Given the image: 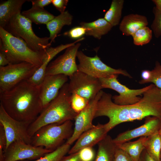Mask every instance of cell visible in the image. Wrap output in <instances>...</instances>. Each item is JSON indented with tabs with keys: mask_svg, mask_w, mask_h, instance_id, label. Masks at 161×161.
<instances>
[{
	"mask_svg": "<svg viewBox=\"0 0 161 161\" xmlns=\"http://www.w3.org/2000/svg\"><path fill=\"white\" fill-rule=\"evenodd\" d=\"M144 147L148 154L155 161H160L161 140L159 131L147 137Z\"/></svg>",
	"mask_w": 161,
	"mask_h": 161,
	"instance_id": "cell-26",
	"label": "cell"
},
{
	"mask_svg": "<svg viewBox=\"0 0 161 161\" xmlns=\"http://www.w3.org/2000/svg\"><path fill=\"white\" fill-rule=\"evenodd\" d=\"M46 50H33L23 40L0 27V52L6 55L11 64L25 62L39 68L42 64Z\"/></svg>",
	"mask_w": 161,
	"mask_h": 161,
	"instance_id": "cell-4",
	"label": "cell"
},
{
	"mask_svg": "<svg viewBox=\"0 0 161 161\" xmlns=\"http://www.w3.org/2000/svg\"><path fill=\"white\" fill-rule=\"evenodd\" d=\"M72 94L68 83L61 89L57 96L44 108L37 118L29 125L28 132L31 137L40 128L52 123H61L74 120L77 114L72 108Z\"/></svg>",
	"mask_w": 161,
	"mask_h": 161,
	"instance_id": "cell-3",
	"label": "cell"
},
{
	"mask_svg": "<svg viewBox=\"0 0 161 161\" xmlns=\"http://www.w3.org/2000/svg\"><path fill=\"white\" fill-rule=\"evenodd\" d=\"M103 91L101 90L93 99L89 101L86 107L75 117L73 132L71 136L66 142L71 145L85 131L92 128L93 124L98 102Z\"/></svg>",
	"mask_w": 161,
	"mask_h": 161,
	"instance_id": "cell-14",
	"label": "cell"
},
{
	"mask_svg": "<svg viewBox=\"0 0 161 161\" xmlns=\"http://www.w3.org/2000/svg\"><path fill=\"white\" fill-rule=\"evenodd\" d=\"M77 58L79 61L77 65L78 71L96 78H107L118 75L132 78L125 70L114 69L107 65L101 60L97 55L90 57L86 55L82 51H78Z\"/></svg>",
	"mask_w": 161,
	"mask_h": 161,
	"instance_id": "cell-8",
	"label": "cell"
},
{
	"mask_svg": "<svg viewBox=\"0 0 161 161\" xmlns=\"http://www.w3.org/2000/svg\"><path fill=\"white\" fill-rule=\"evenodd\" d=\"M70 145L65 143L52 151L32 161H60L63 157L68 153L71 148Z\"/></svg>",
	"mask_w": 161,
	"mask_h": 161,
	"instance_id": "cell-28",
	"label": "cell"
},
{
	"mask_svg": "<svg viewBox=\"0 0 161 161\" xmlns=\"http://www.w3.org/2000/svg\"><path fill=\"white\" fill-rule=\"evenodd\" d=\"M21 14L32 22L36 24L46 25L55 17L44 8L33 7L27 10L22 11Z\"/></svg>",
	"mask_w": 161,
	"mask_h": 161,
	"instance_id": "cell-24",
	"label": "cell"
},
{
	"mask_svg": "<svg viewBox=\"0 0 161 161\" xmlns=\"http://www.w3.org/2000/svg\"><path fill=\"white\" fill-rule=\"evenodd\" d=\"M152 83L161 89V64L156 61L155 67L151 70V76L148 83Z\"/></svg>",
	"mask_w": 161,
	"mask_h": 161,
	"instance_id": "cell-32",
	"label": "cell"
},
{
	"mask_svg": "<svg viewBox=\"0 0 161 161\" xmlns=\"http://www.w3.org/2000/svg\"><path fill=\"white\" fill-rule=\"evenodd\" d=\"M159 135L160 137L161 140V127H160V129L159 130Z\"/></svg>",
	"mask_w": 161,
	"mask_h": 161,
	"instance_id": "cell-44",
	"label": "cell"
},
{
	"mask_svg": "<svg viewBox=\"0 0 161 161\" xmlns=\"http://www.w3.org/2000/svg\"><path fill=\"white\" fill-rule=\"evenodd\" d=\"M52 0H29L32 2V7L39 8H44V7L51 3Z\"/></svg>",
	"mask_w": 161,
	"mask_h": 161,
	"instance_id": "cell-38",
	"label": "cell"
},
{
	"mask_svg": "<svg viewBox=\"0 0 161 161\" xmlns=\"http://www.w3.org/2000/svg\"><path fill=\"white\" fill-rule=\"evenodd\" d=\"M68 80L63 74L45 75L40 85V96L43 108L58 95L61 89Z\"/></svg>",
	"mask_w": 161,
	"mask_h": 161,
	"instance_id": "cell-16",
	"label": "cell"
},
{
	"mask_svg": "<svg viewBox=\"0 0 161 161\" xmlns=\"http://www.w3.org/2000/svg\"><path fill=\"white\" fill-rule=\"evenodd\" d=\"M71 120L63 123L49 124L40 128L32 138L31 144L53 151L72 135L73 129Z\"/></svg>",
	"mask_w": 161,
	"mask_h": 161,
	"instance_id": "cell-5",
	"label": "cell"
},
{
	"mask_svg": "<svg viewBox=\"0 0 161 161\" xmlns=\"http://www.w3.org/2000/svg\"><path fill=\"white\" fill-rule=\"evenodd\" d=\"M160 161H161V155H160Z\"/></svg>",
	"mask_w": 161,
	"mask_h": 161,
	"instance_id": "cell-45",
	"label": "cell"
},
{
	"mask_svg": "<svg viewBox=\"0 0 161 161\" xmlns=\"http://www.w3.org/2000/svg\"><path fill=\"white\" fill-rule=\"evenodd\" d=\"M145 118L144 124L119 134L113 139L114 142L118 145L138 137H148L159 131L161 127V119L151 116Z\"/></svg>",
	"mask_w": 161,
	"mask_h": 161,
	"instance_id": "cell-15",
	"label": "cell"
},
{
	"mask_svg": "<svg viewBox=\"0 0 161 161\" xmlns=\"http://www.w3.org/2000/svg\"><path fill=\"white\" fill-rule=\"evenodd\" d=\"M78 152L81 161H92L94 159L95 153L92 147L84 148Z\"/></svg>",
	"mask_w": 161,
	"mask_h": 161,
	"instance_id": "cell-34",
	"label": "cell"
},
{
	"mask_svg": "<svg viewBox=\"0 0 161 161\" xmlns=\"http://www.w3.org/2000/svg\"><path fill=\"white\" fill-rule=\"evenodd\" d=\"M73 16L68 12L65 11L55 16L47 24V27L50 33V42H55V39L65 25H70L72 22Z\"/></svg>",
	"mask_w": 161,
	"mask_h": 161,
	"instance_id": "cell-22",
	"label": "cell"
},
{
	"mask_svg": "<svg viewBox=\"0 0 161 161\" xmlns=\"http://www.w3.org/2000/svg\"><path fill=\"white\" fill-rule=\"evenodd\" d=\"M143 95L136 103L120 105L112 101L111 94L103 92L97 103L95 118L104 116L109 118V121L104 124L108 132L121 123L149 116L161 119V89L152 84Z\"/></svg>",
	"mask_w": 161,
	"mask_h": 161,
	"instance_id": "cell-1",
	"label": "cell"
},
{
	"mask_svg": "<svg viewBox=\"0 0 161 161\" xmlns=\"http://www.w3.org/2000/svg\"><path fill=\"white\" fill-rule=\"evenodd\" d=\"M104 124H98L82 133L77 140L73 146L70 149L68 154L78 152L87 147H92L100 142L107 135Z\"/></svg>",
	"mask_w": 161,
	"mask_h": 161,
	"instance_id": "cell-17",
	"label": "cell"
},
{
	"mask_svg": "<svg viewBox=\"0 0 161 161\" xmlns=\"http://www.w3.org/2000/svg\"><path fill=\"white\" fill-rule=\"evenodd\" d=\"M84 39L83 37L73 43L61 44L55 47H50L47 49L45 51L41 65L28 80L34 85L40 86L45 75L47 67L54 57L63 50Z\"/></svg>",
	"mask_w": 161,
	"mask_h": 161,
	"instance_id": "cell-18",
	"label": "cell"
},
{
	"mask_svg": "<svg viewBox=\"0 0 161 161\" xmlns=\"http://www.w3.org/2000/svg\"><path fill=\"white\" fill-rule=\"evenodd\" d=\"M32 123L14 119L8 114L0 104V124L4 128L7 140L5 150L12 143L17 140L31 144L32 137L29 134L28 129Z\"/></svg>",
	"mask_w": 161,
	"mask_h": 161,
	"instance_id": "cell-11",
	"label": "cell"
},
{
	"mask_svg": "<svg viewBox=\"0 0 161 161\" xmlns=\"http://www.w3.org/2000/svg\"><path fill=\"white\" fill-rule=\"evenodd\" d=\"M68 0H52V4L61 13L65 11Z\"/></svg>",
	"mask_w": 161,
	"mask_h": 161,
	"instance_id": "cell-37",
	"label": "cell"
},
{
	"mask_svg": "<svg viewBox=\"0 0 161 161\" xmlns=\"http://www.w3.org/2000/svg\"><path fill=\"white\" fill-rule=\"evenodd\" d=\"M86 29L83 27L78 26L74 27L69 31L65 32L64 35L67 36L73 39H79L86 34Z\"/></svg>",
	"mask_w": 161,
	"mask_h": 161,
	"instance_id": "cell-33",
	"label": "cell"
},
{
	"mask_svg": "<svg viewBox=\"0 0 161 161\" xmlns=\"http://www.w3.org/2000/svg\"><path fill=\"white\" fill-rule=\"evenodd\" d=\"M27 0H8L0 4V27L4 28L11 18L21 13L23 5Z\"/></svg>",
	"mask_w": 161,
	"mask_h": 161,
	"instance_id": "cell-20",
	"label": "cell"
},
{
	"mask_svg": "<svg viewBox=\"0 0 161 161\" xmlns=\"http://www.w3.org/2000/svg\"><path fill=\"white\" fill-rule=\"evenodd\" d=\"M114 161H134L128 154L117 146L115 154Z\"/></svg>",
	"mask_w": 161,
	"mask_h": 161,
	"instance_id": "cell-36",
	"label": "cell"
},
{
	"mask_svg": "<svg viewBox=\"0 0 161 161\" xmlns=\"http://www.w3.org/2000/svg\"><path fill=\"white\" fill-rule=\"evenodd\" d=\"M146 137H141L136 141H128L117 145L128 154L134 161H138L145 149L144 145Z\"/></svg>",
	"mask_w": 161,
	"mask_h": 161,
	"instance_id": "cell-25",
	"label": "cell"
},
{
	"mask_svg": "<svg viewBox=\"0 0 161 161\" xmlns=\"http://www.w3.org/2000/svg\"><path fill=\"white\" fill-rule=\"evenodd\" d=\"M118 75H113L110 77L99 79L103 88L113 89L119 94L112 97L114 102L120 105L134 104L141 99L139 96L141 95L152 86V84L141 89H130L120 83L117 79Z\"/></svg>",
	"mask_w": 161,
	"mask_h": 161,
	"instance_id": "cell-9",
	"label": "cell"
},
{
	"mask_svg": "<svg viewBox=\"0 0 161 161\" xmlns=\"http://www.w3.org/2000/svg\"><path fill=\"white\" fill-rule=\"evenodd\" d=\"M153 12L154 17L151 27L155 37L158 38L161 36V9L154 7Z\"/></svg>",
	"mask_w": 161,
	"mask_h": 161,
	"instance_id": "cell-31",
	"label": "cell"
},
{
	"mask_svg": "<svg viewBox=\"0 0 161 161\" xmlns=\"http://www.w3.org/2000/svg\"><path fill=\"white\" fill-rule=\"evenodd\" d=\"M152 1L155 4L156 7L161 9V0H153Z\"/></svg>",
	"mask_w": 161,
	"mask_h": 161,
	"instance_id": "cell-43",
	"label": "cell"
},
{
	"mask_svg": "<svg viewBox=\"0 0 161 161\" xmlns=\"http://www.w3.org/2000/svg\"><path fill=\"white\" fill-rule=\"evenodd\" d=\"M69 154L68 156L63 157L60 161H81L79 156L78 152Z\"/></svg>",
	"mask_w": 161,
	"mask_h": 161,
	"instance_id": "cell-39",
	"label": "cell"
},
{
	"mask_svg": "<svg viewBox=\"0 0 161 161\" xmlns=\"http://www.w3.org/2000/svg\"><path fill=\"white\" fill-rule=\"evenodd\" d=\"M69 87L71 94H75L89 101L94 98L103 88L99 79L77 71L69 77Z\"/></svg>",
	"mask_w": 161,
	"mask_h": 161,
	"instance_id": "cell-10",
	"label": "cell"
},
{
	"mask_svg": "<svg viewBox=\"0 0 161 161\" xmlns=\"http://www.w3.org/2000/svg\"><path fill=\"white\" fill-rule=\"evenodd\" d=\"M40 90V86L34 85L28 80L22 81L10 89L0 92V104L14 119L32 122L44 109Z\"/></svg>",
	"mask_w": 161,
	"mask_h": 161,
	"instance_id": "cell-2",
	"label": "cell"
},
{
	"mask_svg": "<svg viewBox=\"0 0 161 161\" xmlns=\"http://www.w3.org/2000/svg\"><path fill=\"white\" fill-rule=\"evenodd\" d=\"M11 64L6 55L0 52V66H4Z\"/></svg>",
	"mask_w": 161,
	"mask_h": 161,
	"instance_id": "cell-42",
	"label": "cell"
},
{
	"mask_svg": "<svg viewBox=\"0 0 161 161\" xmlns=\"http://www.w3.org/2000/svg\"><path fill=\"white\" fill-rule=\"evenodd\" d=\"M138 161H155L148 154L145 149L142 152Z\"/></svg>",
	"mask_w": 161,
	"mask_h": 161,
	"instance_id": "cell-41",
	"label": "cell"
},
{
	"mask_svg": "<svg viewBox=\"0 0 161 161\" xmlns=\"http://www.w3.org/2000/svg\"><path fill=\"white\" fill-rule=\"evenodd\" d=\"M38 68L25 62L0 66V92L8 91L22 81L28 80Z\"/></svg>",
	"mask_w": 161,
	"mask_h": 161,
	"instance_id": "cell-7",
	"label": "cell"
},
{
	"mask_svg": "<svg viewBox=\"0 0 161 161\" xmlns=\"http://www.w3.org/2000/svg\"><path fill=\"white\" fill-rule=\"evenodd\" d=\"M124 0H113L104 18L113 27L120 24Z\"/></svg>",
	"mask_w": 161,
	"mask_h": 161,
	"instance_id": "cell-27",
	"label": "cell"
},
{
	"mask_svg": "<svg viewBox=\"0 0 161 161\" xmlns=\"http://www.w3.org/2000/svg\"><path fill=\"white\" fill-rule=\"evenodd\" d=\"M81 45L77 43L66 49L64 53L50 62L46 69V75L63 74L70 77L78 71L76 59Z\"/></svg>",
	"mask_w": 161,
	"mask_h": 161,
	"instance_id": "cell-12",
	"label": "cell"
},
{
	"mask_svg": "<svg viewBox=\"0 0 161 161\" xmlns=\"http://www.w3.org/2000/svg\"><path fill=\"white\" fill-rule=\"evenodd\" d=\"M151 76V70H143L142 71L141 77L142 79L140 80L139 83L143 84L148 83Z\"/></svg>",
	"mask_w": 161,
	"mask_h": 161,
	"instance_id": "cell-40",
	"label": "cell"
},
{
	"mask_svg": "<svg viewBox=\"0 0 161 161\" xmlns=\"http://www.w3.org/2000/svg\"><path fill=\"white\" fill-rule=\"evenodd\" d=\"M7 138L3 126L0 124V161H3L4 154L6 148Z\"/></svg>",
	"mask_w": 161,
	"mask_h": 161,
	"instance_id": "cell-35",
	"label": "cell"
},
{
	"mask_svg": "<svg viewBox=\"0 0 161 161\" xmlns=\"http://www.w3.org/2000/svg\"><path fill=\"white\" fill-rule=\"evenodd\" d=\"M89 101L75 94H72L71 104L72 109L77 114L83 110Z\"/></svg>",
	"mask_w": 161,
	"mask_h": 161,
	"instance_id": "cell-30",
	"label": "cell"
},
{
	"mask_svg": "<svg viewBox=\"0 0 161 161\" xmlns=\"http://www.w3.org/2000/svg\"><path fill=\"white\" fill-rule=\"evenodd\" d=\"M32 23L20 13L13 16L3 28L13 35L23 40L33 50L44 52L51 45L49 38L37 36L33 31Z\"/></svg>",
	"mask_w": 161,
	"mask_h": 161,
	"instance_id": "cell-6",
	"label": "cell"
},
{
	"mask_svg": "<svg viewBox=\"0 0 161 161\" xmlns=\"http://www.w3.org/2000/svg\"><path fill=\"white\" fill-rule=\"evenodd\" d=\"M146 17L137 14H131L124 16L119 24V28L123 35L132 36L137 31L147 26Z\"/></svg>",
	"mask_w": 161,
	"mask_h": 161,
	"instance_id": "cell-19",
	"label": "cell"
},
{
	"mask_svg": "<svg viewBox=\"0 0 161 161\" xmlns=\"http://www.w3.org/2000/svg\"><path fill=\"white\" fill-rule=\"evenodd\" d=\"M53 151L43 147H36L21 140L11 144L4 152L3 161L35 160Z\"/></svg>",
	"mask_w": 161,
	"mask_h": 161,
	"instance_id": "cell-13",
	"label": "cell"
},
{
	"mask_svg": "<svg viewBox=\"0 0 161 161\" xmlns=\"http://www.w3.org/2000/svg\"><path fill=\"white\" fill-rule=\"evenodd\" d=\"M152 31L147 26L138 30L132 36L134 44L143 46L149 43L152 38Z\"/></svg>",
	"mask_w": 161,
	"mask_h": 161,
	"instance_id": "cell-29",
	"label": "cell"
},
{
	"mask_svg": "<svg viewBox=\"0 0 161 161\" xmlns=\"http://www.w3.org/2000/svg\"><path fill=\"white\" fill-rule=\"evenodd\" d=\"M113 139L107 135L98 143V149L95 161H114L117 148Z\"/></svg>",
	"mask_w": 161,
	"mask_h": 161,
	"instance_id": "cell-23",
	"label": "cell"
},
{
	"mask_svg": "<svg viewBox=\"0 0 161 161\" xmlns=\"http://www.w3.org/2000/svg\"><path fill=\"white\" fill-rule=\"evenodd\" d=\"M80 24L86 29V35L92 36L98 39L107 34L113 27L104 18H99L92 22H82Z\"/></svg>",
	"mask_w": 161,
	"mask_h": 161,
	"instance_id": "cell-21",
	"label": "cell"
}]
</instances>
